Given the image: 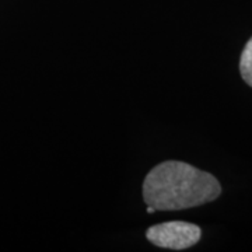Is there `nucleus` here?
Returning <instances> with one entry per match:
<instances>
[{
    "label": "nucleus",
    "instance_id": "4",
    "mask_svg": "<svg viewBox=\"0 0 252 252\" xmlns=\"http://www.w3.org/2000/svg\"><path fill=\"white\" fill-rule=\"evenodd\" d=\"M156 212V209L152 206H147V213H154Z\"/></svg>",
    "mask_w": 252,
    "mask_h": 252
},
{
    "label": "nucleus",
    "instance_id": "1",
    "mask_svg": "<svg viewBox=\"0 0 252 252\" xmlns=\"http://www.w3.org/2000/svg\"><path fill=\"white\" fill-rule=\"evenodd\" d=\"M221 193L209 172L182 161H164L152 168L143 182V198L156 210H182L212 202Z\"/></svg>",
    "mask_w": 252,
    "mask_h": 252
},
{
    "label": "nucleus",
    "instance_id": "2",
    "mask_svg": "<svg viewBox=\"0 0 252 252\" xmlns=\"http://www.w3.org/2000/svg\"><path fill=\"white\" fill-rule=\"evenodd\" d=\"M146 237L156 247L181 251L198 243L200 240V228L187 221H168L150 227Z\"/></svg>",
    "mask_w": 252,
    "mask_h": 252
},
{
    "label": "nucleus",
    "instance_id": "3",
    "mask_svg": "<svg viewBox=\"0 0 252 252\" xmlns=\"http://www.w3.org/2000/svg\"><path fill=\"white\" fill-rule=\"evenodd\" d=\"M240 72L247 84L252 87V36L251 39L247 42L241 54V61H240Z\"/></svg>",
    "mask_w": 252,
    "mask_h": 252
}]
</instances>
